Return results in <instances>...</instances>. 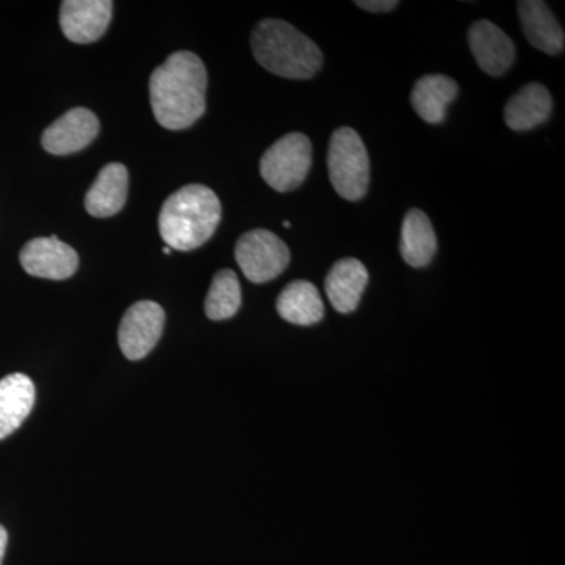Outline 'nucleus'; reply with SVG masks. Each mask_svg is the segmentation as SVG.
I'll return each mask as SVG.
<instances>
[{
    "mask_svg": "<svg viewBox=\"0 0 565 565\" xmlns=\"http://www.w3.org/2000/svg\"><path fill=\"white\" fill-rule=\"evenodd\" d=\"M206 66L199 55L174 52L152 71L151 109L156 120L169 131L191 128L206 111Z\"/></svg>",
    "mask_w": 565,
    "mask_h": 565,
    "instance_id": "nucleus-1",
    "label": "nucleus"
},
{
    "mask_svg": "<svg viewBox=\"0 0 565 565\" xmlns=\"http://www.w3.org/2000/svg\"><path fill=\"white\" fill-rule=\"evenodd\" d=\"M222 218V204L202 184L185 185L163 203L159 232L172 250L191 252L211 239Z\"/></svg>",
    "mask_w": 565,
    "mask_h": 565,
    "instance_id": "nucleus-2",
    "label": "nucleus"
},
{
    "mask_svg": "<svg viewBox=\"0 0 565 565\" xmlns=\"http://www.w3.org/2000/svg\"><path fill=\"white\" fill-rule=\"evenodd\" d=\"M256 62L285 79H311L321 70L323 55L318 44L281 20H264L252 33Z\"/></svg>",
    "mask_w": 565,
    "mask_h": 565,
    "instance_id": "nucleus-3",
    "label": "nucleus"
},
{
    "mask_svg": "<svg viewBox=\"0 0 565 565\" xmlns=\"http://www.w3.org/2000/svg\"><path fill=\"white\" fill-rule=\"evenodd\" d=\"M330 181L338 195L349 202H359L370 188V156L362 137L351 128H340L330 139L329 156Z\"/></svg>",
    "mask_w": 565,
    "mask_h": 565,
    "instance_id": "nucleus-4",
    "label": "nucleus"
},
{
    "mask_svg": "<svg viewBox=\"0 0 565 565\" xmlns=\"http://www.w3.org/2000/svg\"><path fill=\"white\" fill-rule=\"evenodd\" d=\"M313 148L307 136L291 132L275 141L262 158L263 180L277 192H291L308 177L313 161Z\"/></svg>",
    "mask_w": 565,
    "mask_h": 565,
    "instance_id": "nucleus-5",
    "label": "nucleus"
},
{
    "mask_svg": "<svg viewBox=\"0 0 565 565\" xmlns=\"http://www.w3.org/2000/svg\"><path fill=\"white\" fill-rule=\"evenodd\" d=\"M234 255L247 280L258 285L275 280L291 262L288 245L267 230H253L241 236Z\"/></svg>",
    "mask_w": 565,
    "mask_h": 565,
    "instance_id": "nucleus-6",
    "label": "nucleus"
},
{
    "mask_svg": "<svg viewBox=\"0 0 565 565\" xmlns=\"http://www.w3.org/2000/svg\"><path fill=\"white\" fill-rule=\"evenodd\" d=\"M166 326V311L152 300L134 303L122 316L118 343L126 359L141 360L154 349L161 340Z\"/></svg>",
    "mask_w": 565,
    "mask_h": 565,
    "instance_id": "nucleus-7",
    "label": "nucleus"
},
{
    "mask_svg": "<svg viewBox=\"0 0 565 565\" xmlns=\"http://www.w3.org/2000/svg\"><path fill=\"white\" fill-rule=\"evenodd\" d=\"M20 259L25 273L47 280H66L79 267V255L57 236L32 239L22 248Z\"/></svg>",
    "mask_w": 565,
    "mask_h": 565,
    "instance_id": "nucleus-8",
    "label": "nucleus"
},
{
    "mask_svg": "<svg viewBox=\"0 0 565 565\" xmlns=\"http://www.w3.org/2000/svg\"><path fill=\"white\" fill-rule=\"evenodd\" d=\"M98 132V117L92 110L76 107L52 122L41 137V145L54 156L74 154L87 148Z\"/></svg>",
    "mask_w": 565,
    "mask_h": 565,
    "instance_id": "nucleus-9",
    "label": "nucleus"
},
{
    "mask_svg": "<svg viewBox=\"0 0 565 565\" xmlns=\"http://www.w3.org/2000/svg\"><path fill=\"white\" fill-rule=\"evenodd\" d=\"M111 10L110 0H65L61 7L63 35L77 44L98 41L109 28Z\"/></svg>",
    "mask_w": 565,
    "mask_h": 565,
    "instance_id": "nucleus-10",
    "label": "nucleus"
},
{
    "mask_svg": "<svg viewBox=\"0 0 565 565\" xmlns=\"http://www.w3.org/2000/svg\"><path fill=\"white\" fill-rule=\"evenodd\" d=\"M468 43L479 68L489 76H503L515 61V44L493 22L476 21L468 32Z\"/></svg>",
    "mask_w": 565,
    "mask_h": 565,
    "instance_id": "nucleus-11",
    "label": "nucleus"
},
{
    "mask_svg": "<svg viewBox=\"0 0 565 565\" xmlns=\"http://www.w3.org/2000/svg\"><path fill=\"white\" fill-rule=\"evenodd\" d=\"M366 267L355 258H344L334 263L326 278V294L338 313L348 315L356 310L366 289Z\"/></svg>",
    "mask_w": 565,
    "mask_h": 565,
    "instance_id": "nucleus-12",
    "label": "nucleus"
},
{
    "mask_svg": "<svg viewBox=\"0 0 565 565\" xmlns=\"http://www.w3.org/2000/svg\"><path fill=\"white\" fill-rule=\"evenodd\" d=\"M129 174L122 163H109L96 178L85 196V210L93 217L107 218L118 214L128 200Z\"/></svg>",
    "mask_w": 565,
    "mask_h": 565,
    "instance_id": "nucleus-13",
    "label": "nucleus"
},
{
    "mask_svg": "<svg viewBox=\"0 0 565 565\" xmlns=\"http://www.w3.org/2000/svg\"><path fill=\"white\" fill-rule=\"evenodd\" d=\"M519 14L531 46L550 55L564 51L565 33L545 2L523 0L519 2Z\"/></svg>",
    "mask_w": 565,
    "mask_h": 565,
    "instance_id": "nucleus-14",
    "label": "nucleus"
},
{
    "mask_svg": "<svg viewBox=\"0 0 565 565\" xmlns=\"http://www.w3.org/2000/svg\"><path fill=\"white\" fill-rule=\"evenodd\" d=\"M35 385L25 374H10L0 381V440L9 437L31 415Z\"/></svg>",
    "mask_w": 565,
    "mask_h": 565,
    "instance_id": "nucleus-15",
    "label": "nucleus"
},
{
    "mask_svg": "<svg viewBox=\"0 0 565 565\" xmlns=\"http://www.w3.org/2000/svg\"><path fill=\"white\" fill-rule=\"evenodd\" d=\"M552 109V95L546 87L542 84H527L505 104V125L512 131H530L548 120Z\"/></svg>",
    "mask_w": 565,
    "mask_h": 565,
    "instance_id": "nucleus-16",
    "label": "nucleus"
},
{
    "mask_svg": "<svg viewBox=\"0 0 565 565\" xmlns=\"http://www.w3.org/2000/svg\"><path fill=\"white\" fill-rule=\"evenodd\" d=\"M457 82L445 74H429L416 82L412 90V106L422 120L438 125L445 120L446 109L456 99Z\"/></svg>",
    "mask_w": 565,
    "mask_h": 565,
    "instance_id": "nucleus-17",
    "label": "nucleus"
},
{
    "mask_svg": "<svg viewBox=\"0 0 565 565\" xmlns=\"http://www.w3.org/2000/svg\"><path fill=\"white\" fill-rule=\"evenodd\" d=\"M278 315L296 326H315L321 322L326 308L313 282L299 280L289 282L277 300Z\"/></svg>",
    "mask_w": 565,
    "mask_h": 565,
    "instance_id": "nucleus-18",
    "label": "nucleus"
},
{
    "mask_svg": "<svg viewBox=\"0 0 565 565\" xmlns=\"http://www.w3.org/2000/svg\"><path fill=\"white\" fill-rule=\"evenodd\" d=\"M437 253V236L433 223L423 211L407 212L401 230V255L408 266L426 267Z\"/></svg>",
    "mask_w": 565,
    "mask_h": 565,
    "instance_id": "nucleus-19",
    "label": "nucleus"
},
{
    "mask_svg": "<svg viewBox=\"0 0 565 565\" xmlns=\"http://www.w3.org/2000/svg\"><path fill=\"white\" fill-rule=\"evenodd\" d=\"M243 303L239 278L230 269H223L214 275L207 292L204 311L211 321H225L239 311Z\"/></svg>",
    "mask_w": 565,
    "mask_h": 565,
    "instance_id": "nucleus-20",
    "label": "nucleus"
},
{
    "mask_svg": "<svg viewBox=\"0 0 565 565\" xmlns=\"http://www.w3.org/2000/svg\"><path fill=\"white\" fill-rule=\"evenodd\" d=\"M356 7L362 10L371 11V13H385V11H392L399 6L396 0H360L355 2Z\"/></svg>",
    "mask_w": 565,
    "mask_h": 565,
    "instance_id": "nucleus-21",
    "label": "nucleus"
},
{
    "mask_svg": "<svg viewBox=\"0 0 565 565\" xmlns=\"http://www.w3.org/2000/svg\"><path fill=\"white\" fill-rule=\"evenodd\" d=\"M7 542H9V534H7L6 527L0 525V565L6 556Z\"/></svg>",
    "mask_w": 565,
    "mask_h": 565,
    "instance_id": "nucleus-22",
    "label": "nucleus"
},
{
    "mask_svg": "<svg viewBox=\"0 0 565 565\" xmlns=\"http://www.w3.org/2000/svg\"><path fill=\"white\" fill-rule=\"evenodd\" d=\"M163 253H166V255H170V253H172V248L170 247H163Z\"/></svg>",
    "mask_w": 565,
    "mask_h": 565,
    "instance_id": "nucleus-23",
    "label": "nucleus"
},
{
    "mask_svg": "<svg viewBox=\"0 0 565 565\" xmlns=\"http://www.w3.org/2000/svg\"><path fill=\"white\" fill-rule=\"evenodd\" d=\"M282 225H285V228H291V223L289 222H285L282 223Z\"/></svg>",
    "mask_w": 565,
    "mask_h": 565,
    "instance_id": "nucleus-24",
    "label": "nucleus"
}]
</instances>
